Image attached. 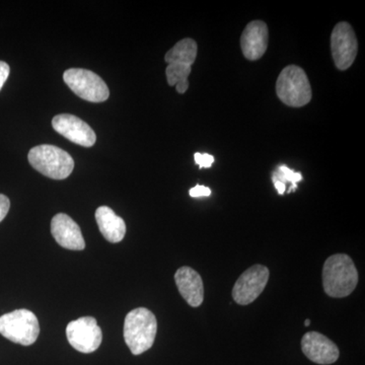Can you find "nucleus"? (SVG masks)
Masks as SVG:
<instances>
[{
  "label": "nucleus",
  "instance_id": "obj_7",
  "mask_svg": "<svg viewBox=\"0 0 365 365\" xmlns=\"http://www.w3.org/2000/svg\"><path fill=\"white\" fill-rule=\"evenodd\" d=\"M66 336L69 344L81 353L95 352L102 344V330L93 317L71 322L66 327Z\"/></svg>",
  "mask_w": 365,
  "mask_h": 365
},
{
  "label": "nucleus",
  "instance_id": "obj_9",
  "mask_svg": "<svg viewBox=\"0 0 365 365\" xmlns=\"http://www.w3.org/2000/svg\"><path fill=\"white\" fill-rule=\"evenodd\" d=\"M331 50L334 63L339 71H346L352 66L359 51V42L350 24L341 21L333 29Z\"/></svg>",
  "mask_w": 365,
  "mask_h": 365
},
{
  "label": "nucleus",
  "instance_id": "obj_2",
  "mask_svg": "<svg viewBox=\"0 0 365 365\" xmlns=\"http://www.w3.org/2000/svg\"><path fill=\"white\" fill-rule=\"evenodd\" d=\"M158 333L155 314L145 307H138L127 314L124 322V340L134 355L150 350Z\"/></svg>",
  "mask_w": 365,
  "mask_h": 365
},
{
  "label": "nucleus",
  "instance_id": "obj_5",
  "mask_svg": "<svg viewBox=\"0 0 365 365\" xmlns=\"http://www.w3.org/2000/svg\"><path fill=\"white\" fill-rule=\"evenodd\" d=\"M0 334L16 344L30 346L39 337V321L33 312L16 309L0 317Z\"/></svg>",
  "mask_w": 365,
  "mask_h": 365
},
{
  "label": "nucleus",
  "instance_id": "obj_8",
  "mask_svg": "<svg viewBox=\"0 0 365 365\" xmlns=\"http://www.w3.org/2000/svg\"><path fill=\"white\" fill-rule=\"evenodd\" d=\"M270 272L266 266H252L240 276L232 288V299L237 304L248 306L255 302L267 285Z\"/></svg>",
  "mask_w": 365,
  "mask_h": 365
},
{
  "label": "nucleus",
  "instance_id": "obj_20",
  "mask_svg": "<svg viewBox=\"0 0 365 365\" xmlns=\"http://www.w3.org/2000/svg\"><path fill=\"white\" fill-rule=\"evenodd\" d=\"M189 194L193 198L208 197L211 195V190L208 187L202 186V185H197L194 188L190 189Z\"/></svg>",
  "mask_w": 365,
  "mask_h": 365
},
{
  "label": "nucleus",
  "instance_id": "obj_6",
  "mask_svg": "<svg viewBox=\"0 0 365 365\" xmlns=\"http://www.w3.org/2000/svg\"><path fill=\"white\" fill-rule=\"evenodd\" d=\"M63 79L76 96L91 103H102L110 97L104 81L95 72L81 68L67 69Z\"/></svg>",
  "mask_w": 365,
  "mask_h": 365
},
{
  "label": "nucleus",
  "instance_id": "obj_23",
  "mask_svg": "<svg viewBox=\"0 0 365 365\" xmlns=\"http://www.w3.org/2000/svg\"><path fill=\"white\" fill-rule=\"evenodd\" d=\"M309 325H311V321H309V319H306V322H304V326L309 327Z\"/></svg>",
  "mask_w": 365,
  "mask_h": 365
},
{
  "label": "nucleus",
  "instance_id": "obj_12",
  "mask_svg": "<svg viewBox=\"0 0 365 365\" xmlns=\"http://www.w3.org/2000/svg\"><path fill=\"white\" fill-rule=\"evenodd\" d=\"M51 234L62 248L72 251H83L86 248L81 227L71 216L64 213H59L52 218Z\"/></svg>",
  "mask_w": 365,
  "mask_h": 365
},
{
  "label": "nucleus",
  "instance_id": "obj_4",
  "mask_svg": "<svg viewBox=\"0 0 365 365\" xmlns=\"http://www.w3.org/2000/svg\"><path fill=\"white\" fill-rule=\"evenodd\" d=\"M276 93L283 104L299 108L312 100L311 83L304 69L297 66L285 67L276 83Z\"/></svg>",
  "mask_w": 365,
  "mask_h": 365
},
{
  "label": "nucleus",
  "instance_id": "obj_15",
  "mask_svg": "<svg viewBox=\"0 0 365 365\" xmlns=\"http://www.w3.org/2000/svg\"><path fill=\"white\" fill-rule=\"evenodd\" d=\"M98 230L108 242L117 244L124 239L126 235V223L120 216L108 206H101L96 211Z\"/></svg>",
  "mask_w": 365,
  "mask_h": 365
},
{
  "label": "nucleus",
  "instance_id": "obj_3",
  "mask_svg": "<svg viewBox=\"0 0 365 365\" xmlns=\"http://www.w3.org/2000/svg\"><path fill=\"white\" fill-rule=\"evenodd\" d=\"M28 158L34 169L54 180L66 179L74 168L73 158L68 153L49 144L33 148Z\"/></svg>",
  "mask_w": 365,
  "mask_h": 365
},
{
  "label": "nucleus",
  "instance_id": "obj_16",
  "mask_svg": "<svg viewBox=\"0 0 365 365\" xmlns=\"http://www.w3.org/2000/svg\"><path fill=\"white\" fill-rule=\"evenodd\" d=\"M197 43L193 39L186 38L178 42L170 51L165 54V60L168 64L180 63L192 66L197 57Z\"/></svg>",
  "mask_w": 365,
  "mask_h": 365
},
{
  "label": "nucleus",
  "instance_id": "obj_13",
  "mask_svg": "<svg viewBox=\"0 0 365 365\" xmlns=\"http://www.w3.org/2000/svg\"><path fill=\"white\" fill-rule=\"evenodd\" d=\"M268 26L264 21H253L248 24L241 37V48L247 59H260L268 48Z\"/></svg>",
  "mask_w": 365,
  "mask_h": 365
},
{
  "label": "nucleus",
  "instance_id": "obj_14",
  "mask_svg": "<svg viewBox=\"0 0 365 365\" xmlns=\"http://www.w3.org/2000/svg\"><path fill=\"white\" fill-rule=\"evenodd\" d=\"M175 281L180 294L192 307H198L204 300L202 278L197 271L188 266L178 269Z\"/></svg>",
  "mask_w": 365,
  "mask_h": 365
},
{
  "label": "nucleus",
  "instance_id": "obj_21",
  "mask_svg": "<svg viewBox=\"0 0 365 365\" xmlns=\"http://www.w3.org/2000/svg\"><path fill=\"white\" fill-rule=\"evenodd\" d=\"M11 208V201L4 194H0V222L6 218Z\"/></svg>",
  "mask_w": 365,
  "mask_h": 365
},
{
  "label": "nucleus",
  "instance_id": "obj_1",
  "mask_svg": "<svg viewBox=\"0 0 365 365\" xmlns=\"http://www.w3.org/2000/svg\"><path fill=\"white\" fill-rule=\"evenodd\" d=\"M322 277L326 294L334 299H342L351 294L356 288L359 271L349 256L336 254L327 259Z\"/></svg>",
  "mask_w": 365,
  "mask_h": 365
},
{
  "label": "nucleus",
  "instance_id": "obj_10",
  "mask_svg": "<svg viewBox=\"0 0 365 365\" xmlns=\"http://www.w3.org/2000/svg\"><path fill=\"white\" fill-rule=\"evenodd\" d=\"M52 126L54 130L66 137L71 143L91 148L97 140L95 131L90 125L71 114L57 115L53 118Z\"/></svg>",
  "mask_w": 365,
  "mask_h": 365
},
{
  "label": "nucleus",
  "instance_id": "obj_17",
  "mask_svg": "<svg viewBox=\"0 0 365 365\" xmlns=\"http://www.w3.org/2000/svg\"><path fill=\"white\" fill-rule=\"evenodd\" d=\"M272 181L278 194L283 195L287 192V184L290 185L288 193H292L297 189V182L302 181V173L289 169L287 165H281L272 173Z\"/></svg>",
  "mask_w": 365,
  "mask_h": 365
},
{
  "label": "nucleus",
  "instance_id": "obj_19",
  "mask_svg": "<svg viewBox=\"0 0 365 365\" xmlns=\"http://www.w3.org/2000/svg\"><path fill=\"white\" fill-rule=\"evenodd\" d=\"M194 160H195V163L199 165L200 169H203V168H211V165L215 163V157L213 155H209V153H196L194 155Z\"/></svg>",
  "mask_w": 365,
  "mask_h": 365
},
{
  "label": "nucleus",
  "instance_id": "obj_11",
  "mask_svg": "<svg viewBox=\"0 0 365 365\" xmlns=\"http://www.w3.org/2000/svg\"><path fill=\"white\" fill-rule=\"evenodd\" d=\"M302 350L307 359L317 364H333L339 359V349L332 340L319 332L304 334L302 339Z\"/></svg>",
  "mask_w": 365,
  "mask_h": 365
},
{
  "label": "nucleus",
  "instance_id": "obj_22",
  "mask_svg": "<svg viewBox=\"0 0 365 365\" xmlns=\"http://www.w3.org/2000/svg\"><path fill=\"white\" fill-rule=\"evenodd\" d=\"M9 72H11V68H9V64L6 63V62L0 61V91H1L4 83H6L7 78H9Z\"/></svg>",
  "mask_w": 365,
  "mask_h": 365
},
{
  "label": "nucleus",
  "instance_id": "obj_18",
  "mask_svg": "<svg viewBox=\"0 0 365 365\" xmlns=\"http://www.w3.org/2000/svg\"><path fill=\"white\" fill-rule=\"evenodd\" d=\"M192 66L185 64L170 63L165 69L168 83L170 86H176L178 93H185L189 88L188 78L191 74Z\"/></svg>",
  "mask_w": 365,
  "mask_h": 365
}]
</instances>
